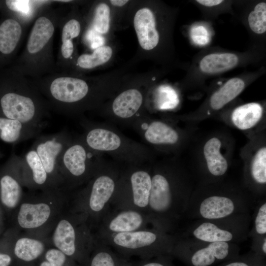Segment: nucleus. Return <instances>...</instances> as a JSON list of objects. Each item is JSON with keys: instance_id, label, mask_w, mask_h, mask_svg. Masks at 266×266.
Segmentation results:
<instances>
[{"instance_id": "obj_1", "label": "nucleus", "mask_w": 266, "mask_h": 266, "mask_svg": "<svg viewBox=\"0 0 266 266\" xmlns=\"http://www.w3.org/2000/svg\"><path fill=\"white\" fill-rule=\"evenodd\" d=\"M135 64L131 60L96 77H57L44 87V92L55 106L65 114L79 115L87 111H97L119 89Z\"/></svg>"}, {"instance_id": "obj_2", "label": "nucleus", "mask_w": 266, "mask_h": 266, "mask_svg": "<svg viewBox=\"0 0 266 266\" xmlns=\"http://www.w3.org/2000/svg\"><path fill=\"white\" fill-rule=\"evenodd\" d=\"M172 13L154 0H132L127 15L137 40V50L132 59L162 62L170 51Z\"/></svg>"}, {"instance_id": "obj_3", "label": "nucleus", "mask_w": 266, "mask_h": 266, "mask_svg": "<svg viewBox=\"0 0 266 266\" xmlns=\"http://www.w3.org/2000/svg\"><path fill=\"white\" fill-rule=\"evenodd\" d=\"M72 193L63 188L25 193L13 213L16 231L48 237L57 219L69 208Z\"/></svg>"}, {"instance_id": "obj_4", "label": "nucleus", "mask_w": 266, "mask_h": 266, "mask_svg": "<svg viewBox=\"0 0 266 266\" xmlns=\"http://www.w3.org/2000/svg\"><path fill=\"white\" fill-rule=\"evenodd\" d=\"M83 133L81 137L92 150L112 157L116 162L125 166L150 164L154 158L153 150L146 146L126 136L112 124L93 122L82 119Z\"/></svg>"}, {"instance_id": "obj_5", "label": "nucleus", "mask_w": 266, "mask_h": 266, "mask_svg": "<svg viewBox=\"0 0 266 266\" xmlns=\"http://www.w3.org/2000/svg\"><path fill=\"white\" fill-rule=\"evenodd\" d=\"M123 167L106 162L82 188L72 192L69 209L85 214L93 231L111 209Z\"/></svg>"}, {"instance_id": "obj_6", "label": "nucleus", "mask_w": 266, "mask_h": 266, "mask_svg": "<svg viewBox=\"0 0 266 266\" xmlns=\"http://www.w3.org/2000/svg\"><path fill=\"white\" fill-rule=\"evenodd\" d=\"M154 72L129 73L116 93L96 111L110 123L131 126L146 109L149 94L155 85Z\"/></svg>"}, {"instance_id": "obj_7", "label": "nucleus", "mask_w": 266, "mask_h": 266, "mask_svg": "<svg viewBox=\"0 0 266 266\" xmlns=\"http://www.w3.org/2000/svg\"><path fill=\"white\" fill-rule=\"evenodd\" d=\"M48 237L52 246L69 258L85 264L95 241V233L87 216L69 208L59 217Z\"/></svg>"}, {"instance_id": "obj_8", "label": "nucleus", "mask_w": 266, "mask_h": 266, "mask_svg": "<svg viewBox=\"0 0 266 266\" xmlns=\"http://www.w3.org/2000/svg\"><path fill=\"white\" fill-rule=\"evenodd\" d=\"M170 164L151 165V188L147 215L153 228L163 231L174 217L178 179Z\"/></svg>"}, {"instance_id": "obj_9", "label": "nucleus", "mask_w": 266, "mask_h": 266, "mask_svg": "<svg viewBox=\"0 0 266 266\" xmlns=\"http://www.w3.org/2000/svg\"><path fill=\"white\" fill-rule=\"evenodd\" d=\"M103 155L91 149L81 136L73 137L58 161L64 188L72 192L87 184L106 162Z\"/></svg>"}, {"instance_id": "obj_10", "label": "nucleus", "mask_w": 266, "mask_h": 266, "mask_svg": "<svg viewBox=\"0 0 266 266\" xmlns=\"http://www.w3.org/2000/svg\"><path fill=\"white\" fill-rule=\"evenodd\" d=\"M96 238L127 260L133 256L145 260L165 255L170 252L172 248L171 238L165 235L163 232L154 228L116 233Z\"/></svg>"}, {"instance_id": "obj_11", "label": "nucleus", "mask_w": 266, "mask_h": 266, "mask_svg": "<svg viewBox=\"0 0 266 266\" xmlns=\"http://www.w3.org/2000/svg\"><path fill=\"white\" fill-rule=\"evenodd\" d=\"M151 188V165L123 166L111 209H131L147 214Z\"/></svg>"}, {"instance_id": "obj_12", "label": "nucleus", "mask_w": 266, "mask_h": 266, "mask_svg": "<svg viewBox=\"0 0 266 266\" xmlns=\"http://www.w3.org/2000/svg\"><path fill=\"white\" fill-rule=\"evenodd\" d=\"M36 93L24 84L18 85L0 96L2 117L24 124L44 128L47 111Z\"/></svg>"}, {"instance_id": "obj_13", "label": "nucleus", "mask_w": 266, "mask_h": 266, "mask_svg": "<svg viewBox=\"0 0 266 266\" xmlns=\"http://www.w3.org/2000/svg\"><path fill=\"white\" fill-rule=\"evenodd\" d=\"M72 138L67 131L63 130L54 133L39 135L32 146L36 151L55 188H64L59 171L58 161Z\"/></svg>"}, {"instance_id": "obj_14", "label": "nucleus", "mask_w": 266, "mask_h": 266, "mask_svg": "<svg viewBox=\"0 0 266 266\" xmlns=\"http://www.w3.org/2000/svg\"><path fill=\"white\" fill-rule=\"evenodd\" d=\"M131 127L151 149L169 152L180 142V133L176 128L165 121L153 118L148 113L139 117Z\"/></svg>"}, {"instance_id": "obj_15", "label": "nucleus", "mask_w": 266, "mask_h": 266, "mask_svg": "<svg viewBox=\"0 0 266 266\" xmlns=\"http://www.w3.org/2000/svg\"><path fill=\"white\" fill-rule=\"evenodd\" d=\"M91 10L85 40L94 49L113 41L115 32L121 28L115 9L108 0L96 1Z\"/></svg>"}, {"instance_id": "obj_16", "label": "nucleus", "mask_w": 266, "mask_h": 266, "mask_svg": "<svg viewBox=\"0 0 266 266\" xmlns=\"http://www.w3.org/2000/svg\"><path fill=\"white\" fill-rule=\"evenodd\" d=\"M21 157L13 154L0 174V209L14 213L25 193L21 173Z\"/></svg>"}, {"instance_id": "obj_17", "label": "nucleus", "mask_w": 266, "mask_h": 266, "mask_svg": "<svg viewBox=\"0 0 266 266\" xmlns=\"http://www.w3.org/2000/svg\"><path fill=\"white\" fill-rule=\"evenodd\" d=\"M149 224L145 213L131 209H110L94 233L96 237L102 238L116 233L146 229Z\"/></svg>"}, {"instance_id": "obj_18", "label": "nucleus", "mask_w": 266, "mask_h": 266, "mask_svg": "<svg viewBox=\"0 0 266 266\" xmlns=\"http://www.w3.org/2000/svg\"><path fill=\"white\" fill-rule=\"evenodd\" d=\"M20 165L24 187L33 191L55 188L36 151L32 146L21 157Z\"/></svg>"}, {"instance_id": "obj_19", "label": "nucleus", "mask_w": 266, "mask_h": 266, "mask_svg": "<svg viewBox=\"0 0 266 266\" xmlns=\"http://www.w3.org/2000/svg\"><path fill=\"white\" fill-rule=\"evenodd\" d=\"M10 242L13 253L18 259L26 262L36 260L51 245L48 237H38L25 233L12 235Z\"/></svg>"}, {"instance_id": "obj_20", "label": "nucleus", "mask_w": 266, "mask_h": 266, "mask_svg": "<svg viewBox=\"0 0 266 266\" xmlns=\"http://www.w3.org/2000/svg\"><path fill=\"white\" fill-rule=\"evenodd\" d=\"M117 45L113 41L93 49L91 54L84 53L75 61L76 67L80 71H90L109 67L114 61Z\"/></svg>"}, {"instance_id": "obj_21", "label": "nucleus", "mask_w": 266, "mask_h": 266, "mask_svg": "<svg viewBox=\"0 0 266 266\" xmlns=\"http://www.w3.org/2000/svg\"><path fill=\"white\" fill-rule=\"evenodd\" d=\"M42 129L0 116V139L6 143H14L36 137Z\"/></svg>"}, {"instance_id": "obj_22", "label": "nucleus", "mask_w": 266, "mask_h": 266, "mask_svg": "<svg viewBox=\"0 0 266 266\" xmlns=\"http://www.w3.org/2000/svg\"><path fill=\"white\" fill-rule=\"evenodd\" d=\"M54 26L45 16H40L34 22L27 45L29 53L35 54L40 52L52 37Z\"/></svg>"}, {"instance_id": "obj_23", "label": "nucleus", "mask_w": 266, "mask_h": 266, "mask_svg": "<svg viewBox=\"0 0 266 266\" xmlns=\"http://www.w3.org/2000/svg\"><path fill=\"white\" fill-rule=\"evenodd\" d=\"M222 143L217 137L209 138L203 149L204 157L209 172L215 176L224 175L228 168V162L221 152Z\"/></svg>"}, {"instance_id": "obj_24", "label": "nucleus", "mask_w": 266, "mask_h": 266, "mask_svg": "<svg viewBox=\"0 0 266 266\" xmlns=\"http://www.w3.org/2000/svg\"><path fill=\"white\" fill-rule=\"evenodd\" d=\"M264 112L262 105L249 102L235 108L232 113L233 125L241 130H247L255 127L261 119Z\"/></svg>"}, {"instance_id": "obj_25", "label": "nucleus", "mask_w": 266, "mask_h": 266, "mask_svg": "<svg viewBox=\"0 0 266 266\" xmlns=\"http://www.w3.org/2000/svg\"><path fill=\"white\" fill-rule=\"evenodd\" d=\"M245 82L239 77L227 81L211 95L209 100L210 108L219 110L236 98L244 89Z\"/></svg>"}, {"instance_id": "obj_26", "label": "nucleus", "mask_w": 266, "mask_h": 266, "mask_svg": "<svg viewBox=\"0 0 266 266\" xmlns=\"http://www.w3.org/2000/svg\"><path fill=\"white\" fill-rule=\"evenodd\" d=\"M234 209V203L231 199L213 196L206 198L201 202L200 212L205 219H218L231 215Z\"/></svg>"}, {"instance_id": "obj_27", "label": "nucleus", "mask_w": 266, "mask_h": 266, "mask_svg": "<svg viewBox=\"0 0 266 266\" xmlns=\"http://www.w3.org/2000/svg\"><path fill=\"white\" fill-rule=\"evenodd\" d=\"M127 260L110 247L98 240L95 241L86 264L87 266H123Z\"/></svg>"}, {"instance_id": "obj_28", "label": "nucleus", "mask_w": 266, "mask_h": 266, "mask_svg": "<svg viewBox=\"0 0 266 266\" xmlns=\"http://www.w3.org/2000/svg\"><path fill=\"white\" fill-rule=\"evenodd\" d=\"M238 63L236 55L231 53H216L205 55L200 60L199 67L205 73L225 71L235 66Z\"/></svg>"}, {"instance_id": "obj_29", "label": "nucleus", "mask_w": 266, "mask_h": 266, "mask_svg": "<svg viewBox=\"0 0 266 266\" xmlns=\"http://www.w3.org/2000/svg\"><path fill=\"white\" fill-rule=\"evenodd\" d=\"M153 102L155 109L163 110L173 109L178 105L179 98L176 90L171 86L163 84L157 87L155 85L149 94L146 109Z\"/></svg>"}, {"instance_id": "obj_30", "label": "nucleus", "mask_w": 266, "mask_h": 266, "mask_svg": "<svg viewBox=\"0 0 266 266\" xmlns=\"http://www.w3.org/2000/svg\"><path fill=\"white\" fill-rule=\"evenodd\" d=\"M229 253L228 242H212L207 247L196 251L191 257V262L193 266H209L216 260L225 259Z\"/></svg>"}, {"instance_id": "obj_31", "label": "nucleus", "mask_w": 266, "mask_h": 266, "mask_svg": "<svg viewBox=\"0 0 266 266\" xmlns=\"http://www.w3.org/2000/svg\"><path fill=\"white\" fill-rule=\"evenodd\" d=\"M20 24L14 19H7L0 25V52L9 54L16 48L22 35Z\"/></svg>"}, {"instance_id": "obj_32", "label": "nucleus", "mask_w": 266, "mask_h": 266, "mask_svg": "<svg viewBox=\"0 0 266 266\" xmlns=\"http://www.w3.org/2000/svg\"><path fill=\"white\" fill-rule=\"evenodd\" d=\"M193 234L197 238L209 243L227 242L233 238V235L230 232L221 229L209 222L200 224L194 231Z\"/></svg>"}, {"instance_id": "obj_33", "label": "nucleus", "mask_w": 266, "mask_h": 266, "mask_svg": "<svg viewBox=\"0 0 266 266\" xmlns=\"http://www.w3.org/2000/svg\"><path fill=\"white\" fill-rule=\"evenodd\" d=\"M250 172L253 180L258 184L266 183V147H260L254 153L250 165Z\"/></svg>"}, {"instance_id": "obj_34", "label": "nucleus", "mask_w": 266, "mask_h": 266, "mask_svg": "<svg viewBox=\"0 0 266 266\" xmlns=\"http://www.w3.org/2000/svg\"><path fill=\"white\" fill-rule=\"evenodd\" d=\"M250 29L255 33L262 34L266 31V3H257L248 17Z\"/></svg>"}, {"instance_id": "obj_35", "label": "nucleus", "mask_w": 266, "mask_h": 266, "mask_svg": "<svg viewBox=\"0 0 266 266\" xmlns=\"http://www.w3.org/2000/svg\"><path fill=\"white\" fill-rule=\"evenodd\" d=\"M83 30V21L79 16L73 17L64 25L62 32V42L78 38Z\"/></svg>"}, {"instance_id": "obj_36", "label": "nucleus", "mask_w": 266, "mask_h": 266, "mask_svg": "<svg viewBox=\"0 0 266 266\" xmlns=\"http://www.w3.org/2000/svg\"><path fill=\"white\" fill-rule=\"evenodd\" d=\"M44 260L39 266H65L69 258L57 248L48 247L44 253Z\"/></svg>"}, {"instance_id": "obj_37", "label": "nucleus", "mask_w": 266, "mask_h": 266, "mask_svg": "<svg viewBox=\"0 0 266 266\" xmlns=\"http://www.w3.org/2000/svg\"><path fill=\"white\" fill-rule=\"evenodd\" d=\"M255 229L260 234L266 233V203H264L259 208L255 219Z\"/></svg>"}, {"instance_id": "obj_38", "label": "nucleus", "mask_w": 266, "mask_h": 266, "mask_svg": "<svg viewBox=\"0 0 266 266\" xmlns=\"http://www.w3.org/2000/svg\"><path fill=\"white\" fill-rule=\"evenodd\" d=\"M164 256L163 255L149 259H140L135 263H133V266H172Z\"/></svg>"}, {"instance_id": "obj_39", "label": "nucleus", "mask_w": 266, "mask_h": 266, "mask_svg": "<svg viewBox=\"0 0 266 266\" xmlns=\"http://www.w3.org/2000/svg\"><path fill=\"white\" fill-rule=\"evenodd\" d=\"M5 3L8 8L14 11L20 12L23 14H28L30 10V1L9 0Z\"/></svg>"}, {"instance_id": "obj_40", "label": "nucleus", "mask_w": 266, "mask_h": 266, "mask_svg": "<svg viewBox=\"0 0 266 266\" xmlns=\"http://www.w3.org/2000/svg\"><path fill=\"white\" fill-rule=\"evenodd\" d=\"M61 49L62 56L64 58L68 59L72 57L75 51L73 41L66 40L62 42Z\"/></svg>"}, {"instance_id": "obj_41", "label": "nucleus", "mask_w": 266, "mask_h": 266, "mask_svg": "<svg viewBox=\"0 0 266 266\" xmlns=\"http://www.w3.org/2000/svg\"><path fill=\"white\" fill-rule=\"evenodd\" d=\"M192 37L195 41L200 44L207 42V33L202 27H198L192 31Z\"/></svg>"}, {"instance_id": "obj_42", "label": "nucleus", "mask_w": 266, "mask_h": 266, "mask_svg": "<svg viewBox=\"0 0 266 266\" xmlns=\"http://www.w3.org/2000/svg\"><path fill=\"white\" fill-rule=\"evenodd\" d=\"M12 262L11 256L2 251H0V266H9Z\"/></svg>"}, {"instance_id": "obj_43", "label": "nucleus", "mask_w": 266, "mask_h": 266, "mask_svg": "<svg viewBox=\"0 0 266 266\" xmlns=\"http://www.w3.org/2000/svg\"><path fill=\"white\" fill-rule=\"evenodd\" d=\"M196 1L202 5L212 7L218 5L224 1L222 0H198Z\"/></svg>"}, {"instance_id": "obj_44", "label": "nucleus", "mask_w": 266, "mask_h": 266, "mask_svg": "<svg viewBox=\"0 0 266 266\" xmlns=\"http://www.w3.org/2000/svg\"><path fill=\"white\" fill-rule=\"evenodd\" d=\"M225 266H250L246 263L242 262H233L226 265Z\"/></svg>"}, {"instance_id": "obj_45", "label": "nucleus", "mask_w": 266, "mask_h": 266, "mask_svg": "<svg viewBox=\"0 0 266 266\" xmlns=\"http://www.w3.org/2000/svg\"><path fill=\"white\" fill-rule=\"evenodd\" d=\"M2 214L3 213L0 209V237L1 236L3 229Z\"/></svg>"}, {"instance_id": "obj_46", "label": "nucleus", "mask_w": 266, "mask_h": 266, "mask_svg": "<svg viewBox=\"0 0 266 266\" xmlns=\"http://www.w3.org/2000/svg\"><path fill=\"white\" fill-rule=\"evenodd\" d=\"M264 243L263 244V245H262V250L264 252V253H265L266 254V238H265V239H264Z\"/></svg>"}, {"instance_id": "obj_47", "label": "nucleus", "mask_w": 266, "mask_h": 266, "mask_svg": "<svg viewBox=\"0 0 266 266\" xmlns=\"http://www.w3.org/2000/svg\"><path fill=\"white\" fill-rule=\"evenodd\" d=\"M123 266H133V264L130 262L129 260H127Z\"/></svg>"}]
</instances>
